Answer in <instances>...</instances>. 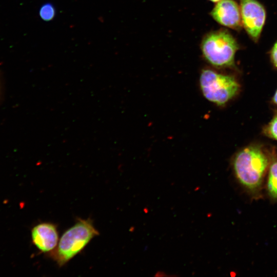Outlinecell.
Here are the masks:
<instances>
[{"mask_svg": "<svg viewBox=\"0 0 277 277\" xmlns=\"http://www.w3.org/2000/svg\"><path fill=\"white\" fill-rule=\"evenodd\" d=\"M98 234L91 220L80 219L62 234L52 256L62 266L81 252Z\"/></svg>", "mask_w": 277, "mask_h": 277, "instance_id": "obj_2", "label": "cell"}, {"mask_svg": "<svg viewBox=\"0 0 277 277\" xmlns=\"http://www.w3.org/2000/svg\"><path fill=\"white\" fill-rule=\"evenodd\" d=\"M267 187L270 197L277 200V160L274 161L270 165Z\"/></svg>", "mask_w": 277, "mask_h": 277, "instance_id": "obj_8", "label": "cell"}, {"mask_svg": "<svg viewBox=\"0 0 277 277\" xmlns=\"http://www.w3.org/2000/svg\"><path fill=\"white\" fill-rule=\"evenodd\" d=\"M55 15V7L50 2L44 4L39 9V16L45 22H50L53 20Z\"/></svg>", "mask_w": 277, "mask_h": 277, "instance_id": "obj_9", "label": "cell"}, {"mask_svg": "<svg viewBox=\"0 0 277 277\" xmlns=\"http://www.w3.org/2000/svg\"><path fill=\"white\" fill-rule=\"evenodd\" d=\"M203 96L218 106L225 105L239 93L240 86L235 78L210 69H204L200 76Z\"/></svg>", "mask_w": 277, "mask_h": 277, "instance_id": "obj_4", "label": "cell"}, {"mask_svg": "<svg viewBox=\"0 0 277 277\" xmlns=\"http://www.w3.org/2000/svg\"><path fill=\"white\" fill-rule=\"evenodd\" d=\"M265 132L270 137L277 140V114L266 127Z\"/></svg>", "mask_w": 277, "mask_h": 277, "instance_id": "obj_10", "label": "cell"}, {"mask_svg": "<svg viewBox=\"0 0 277 277\" xmlns=\"http://www.w3.org/2000/svg\"><path fill=\"white\" fill-rule=\"evenodd\" d=\"M271 57L274 65L277 67V42L274 44L271 50Z\"/></svg>", "mask_w": 277, "mask_h": 277, "instance_id": "obj_11", "label": "cell"}, {"mask_svg": "<svg viewBox=\"0 0 277 277\" xmlns=\"http://www.w3.org/2000/svg\"><path fill=\"white\" fill-rule=\"evenodd\" d=\"M32 241L42 252L53 251L58 244V234L56 226L50 223H42L31 230Z\"/></svg>", "mask_w": 277, "mask_h": 277, "instance_id": "obj_7", "label": "cell"}, {"mask_svg": "<svg viewBox=\"0 0 277 277\" xmlns=\"http://www.w3.org/2000/svg\"><path fill=\"white\" fill-rule=\"evenodd\" d=\"M274 103L277 105V90L274 95L273 98Z\"/></svg>", "mask_w": 277, "mask_h": 277, "instance_id": "obj_12", "label": "cell"}, {"mask_svg": "<svg viewBox=\"0 0 277 277\" xmlns=\"http://www.w3.org/2000/svg\"><path fill=\"white\" fill-rule=\"evenodd\" d=\"M242 24L251 37L256 41L261 33L266 19V11L256 0H241Z\"/></svg>", "mask_w": 277, "mask_h": 277, "instance_id": "obj_5", "label": "cell"}, {"mask_svg": "<svg viewBox=\"0 0 277 277\" xmlns=\"http://www.w3.org/2000/svg\"><path fill=\"white\" fill-rule=\"evenodd\" d=\"M233 168L239 183L254 196L260 194L269 160L259 146L251 145L239 151L232 161Z\"/></svg>", "mask_w": 277, "mask_h": 277, "instance_id": "obj_1", "label": "cell"}, {"mask_svg": "<svg viewBox=\"0 0 277 277\" xmlns=\"http://www.w3.org/2000/svg\"><path fill=\"white\" fill-rule=\"evenodd\" d=\"M239 48L235 39L225 30L208 33L204 37L201 45L204 58L217 68L232 66Z\"/></svg>", "mask_w": 277, "mask_h": 277, "instance_id": "obj_3", "label": "cell"}, {"mask_svg": "<svg viewBox=\"0 0 277 277\" xmlns=\"http://www.w3.org/2000/svg\"><path fill=\"white\" fill-rule=\"evenodd\" d=\"M211 15L219 24L234 29L242 25L240 8L233 0H221L211 12Z\"/></svg>", "mask_w": 277, "mask_h": 277, "instance_id": "obj_6", "label": "cell"}, {"mask_svg": "<svg viewBox=\"0 0 277 277\" xmlns=\"http://www.w3.org/2000/svg\"><path fill=\"white\" fill-rule=\"evenodd\" d=\"M209 1H211L212 2H213V3H217L220 1H221V0H209Z\"/></svg>", "mask_w": 277, "mask_h": 277, "instance_id": "obj_13", "label": "cell"}]
</instances>
